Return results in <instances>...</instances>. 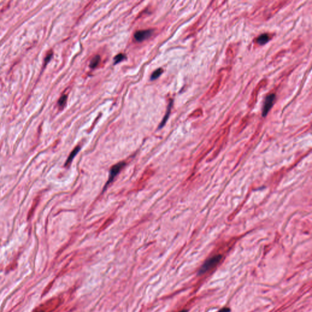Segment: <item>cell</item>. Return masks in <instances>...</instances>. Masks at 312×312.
Here are the masks:
<instances>
[{"instance_id":"1","label":"cell","mask_w":312,"mask_h":312,"mask_svg":"<svg viewBox=\"0 0 312 312\" xmlns=\"http://www.w3.org/2000/svg\"><path fill=\"white\" fill-rule=\"evenodd\" d=\"M221 259H222L221 255H216L209 259L202 265V266L200 268L198 271V275H202L205 274L206 272H207L208 271H209L210 270L212 269L213 268L216 266L221 261Z\"/></svg>"},{"instance_id":"2","label":"cell","mask_w":312,"mask_h":312,"mask_svg":"<svg viewBox=\"0 0 312 312\" xmlns=\"http://www.w3.org/2000/svg\"><path fill=\"white\" fill-rule=\"evenodd\" d=\"M125 165H126V163L125 162H121L118 163L117 164L113 166L112 168H111V171H110V174H109V179H108V181L107 182L106 185L104 187V189L106 188V187L112 182L113 179H114V178L121 171V170L125 166Z\"/></svg>"},{"instance_id":"3","label":"cell","mask_w":312,"mask_h":312,"mask_svg":"<svg viewBox=\"0 0 312 312\" xmlns=\"http://www.w3.org/2000/svg\"><path fill=\"white\" fill-rule=\"evenodd\" d=\"M275 99V95L273 93L270 94L266 97L263 106L262 116L263 117L266 116V115L268 113L269 111L273 107Z\"/></svg>"},{"instance_id":"4","label":"cell","mask_w":312,"mask_h":312,"mask_svg":"<svg viewBox=\"0 0 312 312\" xmlns=\"http://www.w3.org/2000/svg\"><path fill=\"white\" fill-rule=\"evenodd\" d=\"M152 33H153V30L152 29L138 31L134 34V38L136 41L141 42L150 38L152 36Z\"/></svg>"},{"instance_id":"5","label":"cell","mask_w":312,"mask_h":312,"mask_svg":"<svg viewBox=\"0 0 312 312\" xmlns=\"http://www.w3.org/2000/svg\"><path fill=\"white\" fill-rule=\"evenodd\" d=\"M172 105H173V101L171 100L170 103H169V105L168 106V108H167V111H166V114L165 115V116L163 117V119L162 121V122L161 123V124L159 125V129H161L162 127H163L164 126V125H165L166 121L168 120V117L170 116V112H171V107H172Z\"/></svg>"},{"instance_id":"6","label":"cell","mask_w":312,"mask_h":312,"mask_svg":"<svg viewBox=\"0 0 312 312\" xmlns=\"http://www.w3.org/2000/svg\"><path fill=\"white\" fill-rule=\"evenodd\" d=\"M270 40V37L267 34H263L260 35L257 38V42L260 45H263L266 44Z\"/></svg>"},{"instance_id":"7","label":"cell","mask_w":312,"mask_h":312,"mask_svg":"<svg viewBox=\"0 0 312 312\" xmlns=\"http://www.w3.org/2000/svg\"><path fill=\"white\" fill-rule=\"evenodd\" d=\"M79 151H80V147L79 146H77V147L75 148L73 151L71 152L70 155L69 156V157H68V159H67V162H66V163H65V165H69L70 163L72 162V161L75 158V156L79 152Z\"/></svg>"},{"instance_id":"8","label":"cell","mask_w":312,"mask_h":312,"mask_svg":"<svg viewBox=\"0 0 312 312\" xmlns=\"http://www.w3.org/2000/svg\"><path fill=\"white\" fill-rule=\"evenodd\" d=\"M100 61H101V57H100V56H98V55L95 56V57H93L92 58V59L91 60V61L90 62V67L92 69L96 68L98 65Z\"/></svg>"},{"instance_id":"9","label":"cell","mask_w":312,"mask_h":312,"mask_svg":"<svg viewBox=\"0 0 312 312\" xmlns=\"http://www.w3.org/2000/svg\"><path fill=\"white\" fill-rule=\"evenodd\" d=\"M163 70L162 68H158L157 70H156L155 72H154V73L152 74L151 76V80H156L159 77H160V76L162 74Z\"/></svg>"},{"instance_id":"10","label":"cell","mask_w":312,"mask_h":312,"mask_svg":"<svg viewBox=\"0 0 312 312\" xmlns=\"http://www.w3.org/2000/svg\"><path fill=\"white\" fill-rule=\"evenodd\" d=\"M126 55L123 54V53H120L118 55H116L115 57H114V64H117L118 63L120 62L121 61H123V60H125L126 59Z\"/></svg>"},{"instance_id":"11","label":"cell","mask_w":312,"mask_h":312,"mask_svg":"<svg viewBox=\"0 0 312 312\" xmlns=\"http://www.w3.org/2000/svg\"><path fill=\"white\" fill-rule=\"evenodd\" d=\"M67 100V96L66 95H62L60 98L59 100L58 101V105H59V106L60 107H63L65 105Z\"/></svg>"},{"instance_id":"12","label":"cell","mask_w":312,"mask_h":312,"mask_svg":"<svg viewBox=\"0 0 312 312\" xmlns=\"http://www.w3.org/2000/svg\"><path fill=\"white\" fill-rule=\"evenodd\" d=\"M52 56V52H51L50 53H48L47 54V57H45V65H47L48 63L50 62Z\"/></svg>"},{"instance_id":"13","label":"cell","mask_w":312,"mask_h":312,"mask_svg":"<svg viewBox=\"0 0 312 312\" xmlns=\"http://www.w3.org/2000/svg\"><path fill=\"white\" fill-rule=\"evenodd\" d=\"M230 310L229 308H227V307H224L223 309H221L220 310H219L218 312H230Z\"/></svg>"},{"instance_id":"14","label":"cell","mask_w":312,"mask_h":312,"mask_svg":"<svg viewBox=\"0 0 312 312\" xmlns=\"http://www.w3.org/2000/svg\"><path fill=\"white\" fill-rule=\"evenodd\" d=\"M179 312H187V310H182V311Z\"/></svg>"},{"instance_id":"15","label":"cell","mask_w":312,"mask_h":312,"mask_svg":"<svg viewBox=\"0 0 312 312\" xmlns=\"http://www.w3.org/2000/svg\"></svg>"}]
</instances>
